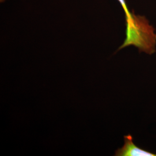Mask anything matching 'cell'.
Here are the masks:
<instances>
[{
  "mask_svg": "<svg viewBox=\"0 0 156 156\" xmlns=\"http://www.w3.org/2000/svg\"><path fill=\"white\" fill-rule=\"evenodd\" d=\"M126 16V39L118 50L133 46L140 53H147L156 47V29L144 16L130 12L125 0H117Z\"/></svg>",
  "mask_w": 156,
  "mask_h": 156,
  "instance_id": "6da1fadb",
  "label": "cell"
},
{
  "mask_svg": "<svg viewBox=\"0 0 156 156\" xmlns=\"http://www.w3.org/2000/svg\"><path fill=\"white\" fill-rule=\"evenodd\" d=\"M123 146L115 151V156H156V154L142 149L134 144L131 134L124 136Z\"/></svg>",
  "mask_w": 156,
  "mask_h": 156,
  "instance_id": "7a4b0ae2",
  "label": "cell"
},
{
  "mask_svg": "<svg viewBox=\"0 0 156 156\" xmlns=\"http://www.w3.org/2000/svg\"><path fill=\"white\" fill-rule=\"evenodd\" d=\"M5 0H0V1H1V2H3Z\"/></svg>",
  "mask_w": 156,
  "mask_h": 156,
  "instance_id": "3957f363",
  "label": "cell"
}]
</instances>
